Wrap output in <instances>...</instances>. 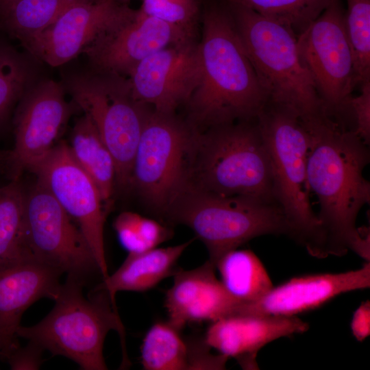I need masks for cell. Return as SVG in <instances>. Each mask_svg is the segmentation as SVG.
<instances>
[{
	"label": "cell",
	"instance_id": "obj_12",
	"mask_svg": "<svg viewBox=\"0 0 370 370\" xmlns=\"http://www.w3.org/2000/svg\"><path fill=\"white\" fill-rule=\"evenodd\" d=\"M48 189L79 226L97 261L103 279L109 274L106 258L103 227L106 212L101 193L88 175L62 142L29 170Z\"/></svg>",
	"mask_w": 370,
	"mask_h": 370
},
{
	"label": "cell",
	"instance_id": "obj_3",
	"mask_svg": "<svg viewBox=\"0 0 370 370\" xmlns=\"http://www.w3.org/2000/svg\"><path fill=\"white\" fill-rule=\"evenodd\" d=\"M224 1L268 103L293 112L309 133L336 123L325 112L294 32L248 8Z\"/></svg>",
	"mask_w": 370,
	"mask_h": 370
},
{
	"label": "cell",
	"instance_id": "obj_27",
	"mask_svg": "<svg viewBox=\"0 0 370 370\" xmlns=\"http://www.w3.org/2000/svg\"><path fill=\"white\" fill-rule=\"evenodd\" d=\"M284 25L298 36L333 0H225Z\"/></svg>",
	"mask_w": 370,
	"mask_h": 370
},
{
	"label": "cell",
	"instance_id": "obj_29",
	"mask_svg": "<svg viewBox=\"0 0 370 370\" xmlns=\"http://www.w3.org/2000/svg\"><path fill=\"white\" fill-rule=\"evenodd\" d=\"M33 76L23 55L11 47L0 45V122L34 83Z\"/></svg>",
	"mask_w": 370,
	"mask_h": 370
},
{
	"label": "cell",
	"instance_id": "obj_13",
	"mask_svg": "<svg viewBox=\"0 0 370 370\" xmlns=\"http://www.w3.org/2000/svg\"><path fill=\"white\" fill-rule=\"evenodd\" d=\"M65 93L62 82L45 79L33 83L19 99L14 122V147L6 159L12 180H18L54 147L60 132L78 108L73 101H66Z\"/></svg>",
	"mask_w": 370,
	"mask_h": 370
},
{
	"label": "cell",
	"instance_id": "obj_26",
	"mask_svg": "<svg viewBox=\"0 0 370 370\" xmlns=\"http://www.w3.org/2000/svg\"><path fill=\"white\" fill-rule=\"evenodd\" d=\"M89 0H18L0 15V28L23 44L41 33L71 6Z\"/></svg>",
	"mask_w": 370,
	"mask_h": 370
},
{
	"label": "cell",
	"instance_id": "obj_36",
	"mask_svg": "<svg viewBox=\"0 0 370 370\" xmlns=\"http://www.w3.org/2000/svg\"><path fill=\"white\" fill-rule=\"evenodd\" d=\"M18 0H0V15Z\"/></svg>",
	"mask_w": 370,
	"mask_h": 370
},
{
	"label": "cell",
	"instance_id": "obj_14",
	"mask_svg": "<svg viewBox=\"0 0 370 370\" xmlns=\"http://www.w3.org/2000/svg\"><path fill=\"white\" fill-rule=\"evenodd\" d=\"M136 10L119 0H89L65 11L41 33L23 43L51 66L76 58L97 38L130 20Z\"/></svg>",
	"mask_w": 370,
	"mask_h": 370
},
{
	"label": "cell",
	"instance_id": "obj_11",
	"mask_svg": "<svg viewBox=\"0 0 370 370\" xmlns=\"http://www.w3.org/2000/svg\"><path fill=\"white\" fill-rule=\"evenodd\" d=\"M25 220L36 259L86 282L95 272L100 273L82 230L38 180L25 192Z\"/></svg>",
	"mask_w": 370,
	"mask_h": 370
},
{
	"label": "cell",
	"instance_id": "obj_28",
	"mask_svg": "<svg viewBox=\"0 0 370 370\" xmlns=\"http://www.w3.org/2000/svg\"><path fill=\"white\" fill-rule=\"evenodd\" d=\"M346 1L345 25L357 86L370 81V0Z\"/></svg>",
	"mask_w": 370,
	"mask_h": 370
},
{
	"label": "cell",
	"instance_id": "obj_5",
	"mask_svg": "<svg viewBox=\"0 0 370 370\" xmlns=\"http://www.w3.org/2000/svg\"><path fill=\"white\" fill-rule=\"evenodd\" d=\"M86 283L67 275L51 312L36 325H20L16 335L38 343L53 356L73 360L82 369L106 370V336L116 330L123 339L124 328L108 294L92 290L86 297L83 293Z\"/></svg>",
	"mask_w": 370,
	"mask_h": 370
},
{
	"label": "cell",
	"instance_id": "obj_2",
	"mask_svg": "<svg viewBox=\"0 0 370 370\" xmlns=\"http://www.w3.org/2000/svg\"><path fill=\"white\" fill-rule=\"evenodd\" d=\"M200 77L186 103L195 130L256 119L269 102L226 2L203 14Z\"/></svg>",
	"mask_w": 370,
	"mask_h": 370
},
{
	"label": "cell",
	"instance_id": "obj_33",
	"mask_svg": "<svg viewBox=\"0 0 370 370\" xmlns=\"http://www.w3.org/2000/svg\"><path fill=\"white\" fill-rule=\"evenodd\" d=\"M359 95L349 99V106L355 126L354 131L367 145L370 143V81L360 85Z\"/></svg>",
	"mask_w": 370,
	"mask_h": 370
},
{
	"label": "cell",
	"instance_id": "obj_21",
	"mask_svg": "<svg viewBox=\"0 0 370 370\" xmlns=\"http://www.w3.org/2000/svg\"><path fill=\"white\" fill-rule=\"evenodd\" d=\"M193 239L165 248H153L140 253H129L121 266L108 275L93 290L105 291L112 304L119 291L143 292L174 274L175 266Z\"/></svg>",
	"mask_w": 370,
	"mask_h": 370
},
{
	"label": "cell",
	"instance_id": "obj_20",
	"mask_svg": "<svg viewBox=\"0 0 370 370\" xmlns=\"http://www.w3.org/2000/svg\"><path fill=\"white\" fill-rule=\"evenodd\" d=\"M62 274L36 258L0 268V332L17 336L22 315L32 304L56 298Z\"/></svg>",
	"mask_w": 370,
	"mask_h": 370
},
{
	"label": "cell",
	"instance_id": "obj_7",
	"mask_svg": "<svg viewBox=\"0 0 370 370\" xmlns=\"http://www.w3.org/2000/svg\"><path fill=\"white\" fill-rule=\"evenodd\" d=\"M189 227L206 245L215 266L226 252L256 237L285 234L291 226L280 206L247 197H225L188 185L164 213Z\"/></svg>",
	"mask_w": 370,
	"mask_h": 370
},
{
	"label": "cell",
	"instance_id": "obj_16",
	"mask_svg": "<svg viewBox=\"0 0 370 370\" xmlns=\"http://www.w3.org/2000/svg\"><path fill=\"white\" fill-rule=\"evenodd\" d=\"M194 36V32L138 10L130 20L100 35L83 52L91 70L127 77L150 55Z\"/></svg>",
	"mask_w": 370,
	"mask_h": 370
},
{
	"label": "cell",
	"instance_id": "obj_9",
	"mask_svg": "<svg viewBox=\"0 0 370 370\" xmlns=\"http://www.w3.org/2000/svg\"><path fill=\"white\" fill-rule=\"evenodd\" d=\"M197 133L175 114H149L134 156L131 186L154 210L164 214L188 185Z\"/></svg>",
	"mask_w": 370,
	"mask_h": 370
},
{
	"label": "cell",
	"instance_id": "obj_8",
	"mask_svg": "<svg viewBox=\"0 0 370 370\" xmlns=\"http://www.w3.org/2000/svg\"><path fill=\"white\" fill-rule=\"evenodd\" d=\"M62 83L112 156L116 184L130 188L136 149L152 108L134 97L128 78L121 75L91 70L72 74Z\"/></svg>",
	"mask_w": 370,
	"mask_h": 370
},
{
	"label": "cell",
	"instance_id": "obj_15",
	"mask_svg": "<svg viewBox=\"0 0 370 370\" xmlns=\"http://www.w3.org/2000/svg\"><path fill=\"white\" fill-rule=\"evenodd\" d=\"M128 77L137 100L155 112L175 114L199 84V42L193 39L158 51L138 63Z\"/></svg>",
	"mask_w": 370,
	"mask_h": 370
},
{
	"label": "cell",
	"instance_id": "obj_38",
	"mask_svg": "<svg viewBox=\"0 0 370 370\" xmlns=\"http://www.w3.org/2000/svg\"><path fill=\"white\" fill-rule=\"evenodd\" d=\"M119 1H121L123 3H127L129 0H119Z\"/></svg>",
	"mask_w": 370,
	"mask_h": 370
},
{
	"label": "cell",
	"instance_id": "obj_23",
	"mask_svg": "<svg viewBox=\"0 0 370 370\" xmlns=\"http://www.w3.org/2000/svg\"><path fill=\"white\" fill-rule=\"evenodd\" d=\"M69 147L76 162L95 182L107 204L112 196L116 184L115 163L96 127L86 114L76 121Z\"/></svg>",
	"mask_w": 370,
	"mask_h": 370
},
{
	"label": "cell",
	"instance_id": "obj_1",
	"mask_svg": "<svg viewBox=\"0 0 370 370\" xmlns=\"http://www.w3.org/2000/svg\"><path fill=\"white\" fill-rule=\"evenodd\" d=\"M310 135L307 179L319 201L323 258L352 251L369 261V228L356 225L360 210L370 200V184L363 175L369 146L354 130L336 123Z\"/></svg>",
	"mask_w": 370,
	"mask_h": 370
},
{
	"label": "cell",
	"instance_id": "obj_24",
	"mask_svg": "<svg viewBox=\"0 0 370 370\" xmlns=\"http://www.w3.org/2000/svg\"><path fill=\"white\" fill-rule=\"evenodd\" d=\"M221 282L241 303L256 301L273 287L271 280L258 257L249 249H232L216 262Z\"/></svg>",
	"mask_w": 370,
	"mask_h": 370
},
{
	"label": "cell",
	"instance_id": "obj_31",
	"mask_svg": "<svg viewBox=\"0 0 370 370\" xmlns=\"http://www.w3.org/2000/svg\"><path fill=\"white\" fill-rule=\"evenodd\" d=\"M44 348L29 341L25 347H20L16 339L0 352L1 357L13 370L38 369L43 362Z\"/></svg>",
	"mask_w": 370,
	"mask_h": 370
},
{
	"label": "cell",
	"instance_id": "obj_4",
	"mask_svg": "<svg viewBox=\"0 0 370 370\" xmlns=\"http://www.w3.org/2000/svg\"><path fill=\"white\" fill-rule=\"evenodd\" d=\"M188 185L221 196L275 202L270 160L256 119L198 131Z\"/></svg>",
	"mask_w": 370,
	"mask_h": 370
},
{
	"label": "cell",
	"instance_id": "obj_30",
	"mask_svg": "<svg viewBox=\"0 0 370 370\" xmlns=\"http://www.w3.org/2000/svg\"><path fill=\"white\" fill-rule=\"evenodd\" d=\"M145 14L195 33L198 14L196 0H143Z\"/></svg>",
	"mask_w": 370,
	"mask_h": 370
},
{
	"label": "cell",
	"instance_id": "obj_35",
	"mask_svg": "<svg viewBox=\"0 0 370 370\" xmlns=\"http://www.w3.org/2000/svg\"><path fill=\"white\" fill-rule=\"evenodd\" d=\"M17 336L5 332H0V352L5 347L8 346Z\"/></svg>",
	"mask_w": 370,
	"mask_h": 370
},
{
	"label": "cell",
	"instance_id": "obj_17",
	"mask_svg": "<svg viewBox=\"0 0 370 370\" xmlns=\"http://www.w3.org/2000/svg\"><path fill=\"white\" fill-rule=\"evenodd\" d=\"M370 286V263L356 270L295 277L273 287L260 299L241 303L235 314L296 316L341 294Z\"/></svg>",
	"mask_w": 370,
	"mask_h": 370
},
{
	"label": "cell",
	"instance_id": "obj_25",
	"mask_svg": "<svg viewBox=\"0 0 370 370\" xmlns=\"http://www.w3.org/2000/svg\"><path fill=\"white\" fill-rule=\"evenodd\" d=\"M25 198L19 180L0 187V268L35 258L27 237Z\"/></svg>",
	"mask_w": 370,
	"mask_h": 370
},
{
	"label": "cell",
	"instance_id": "obj_18",
	"mask_svg": "<svg viewBox=\"0 0 370 370\" xmlns=\"http://www.w3.org/2000/svg\"><path fill=\"white\" fill-rule=\"evenodd\" d=\"M308 324L296 316L234 314L212 322L204 341L243 369H258L257 356L267 344L305 332Z\"/></svg>",
	"mask_w": 370,
	"mask_h": 370
},
{
	"label": "cell",
	"instance_id": "obj_19",
	"mask_svg": "<svg viewBox=\"0 0 370 370\" xmlns=\"http://www.w3.org/2000/svg\"><path fill=\"white\" fill-rule=\"evenodd\" d=\"M208 260L191 270H177L165 296L169 322L181 330L195 322L211 321L234 315L241 304L225 288Z\"/></svg>",
	"mask_w": 370,
	"mask_h": 370
},
{
	"label": "cell",
	"instance_id": "obj_6",
	"mask_svg": "<svg viewBox=\"0 0 370 370\" xmlns=\"http://www.w3.org/2000/svg\"><path fill=\"white\" fill-rule=\"evenodd\" d=\"M256 122L270 160L273 198L291 226L292 238L311 256L323 258L320 225L307 179L311 135L293 112L270 103Z\"/></svg>",
	"mask_w": 370,
	"mask_h": 370
},
{
	"label": "cell",
	"instance_id": "obj_10",
	"mask_svg": "<svg viewBox=\"0 0 370 370\" xmlns=\"http://www.w3.org/2000/svg\"><path fill=\"white\" fill-rule=\"evenodd\" d=\"M345 14L342 1L333 0L297 36V45L328 116L347 128L349 102L356 83Z\"/></svg>",
	"mask_w": 370,
	"mask_h": 370
},
{
	"label": "cell",
	"instance_id": "obj_32",
	"mask_svg": "<svg viewBox=\"0 0 370 370\" xmlns=\"http://www.w3.org/2000/svg\"><path fill=\"white\" fill-rule=\"evenodd\" d=\"M140 217L137 213L123 212L114 222L119 239L129 253H140L151 249L143 240L139 225Z\"/></svg>",
	"mask_w": 370,
	"mask_h": 370
},
{
	"label": "cell",
	"instance_id": "obj_37",
	"mask_svg": "<svg viewBox=\"0 0 370 370\" xmlns=\"http://www.w3.org/2000/svg\"><path fill=\"white\" fill-rule=\"evenodd\" d=\"M6 159H7V153H3L0 151V168L4 163H6Z\"/></svg>",
	"mask_w": 370,
	"mask_h": 370
},
{
	"label": "cell",
	"instance_id": "obj_34",
	"mask_svg": "<svg viewBox=\"0 0 370 370\" xmlns=\"http://www.w3.org/2000/svg\"><path fill=\"white\" fill-rule=\"evenodd\" d=\"M351 330L358 341H363L370 334V302L361 304L354 312L351 321Z\"/></svg>",
	"mask_w": 370,
	"mask_h": 370
},
{
	"label": "cell",
	"instance_id": "obj_22",
	"mask_svg": "<svg viewBox=\"0 0 370 370\" xmlns=\"http://www.w3.org/2000/svg\"><path fill=\"white\" fill-rule=\"evenodd\" d=\"M141 364L146 370L201 369L205 357L204 340L188 342L169 321L153 324L140 347Z\"/></svg>",
	"mask_w": 370,
	"mask_h": 370
}]
</instances>
